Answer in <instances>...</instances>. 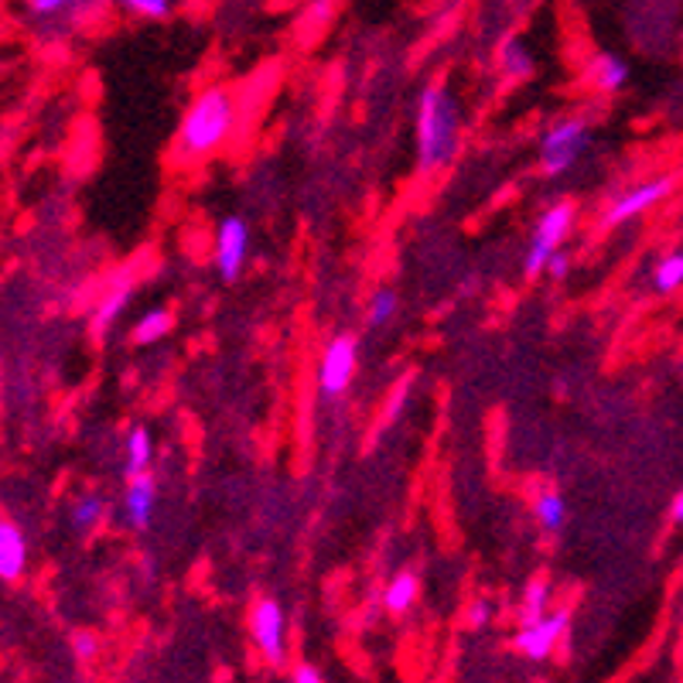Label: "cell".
I'll return each mask as SVG.
<instances>
[{"mask_svg":"<svg viewBox=\"0 0 683 683\" xmlns=\"http://www.w3.org/2000/svg\"><path fill=\"white\" fill-rule=\"evenodd\" d=\"M533 516L547 533H557L564 523H568V506H564V496H557V492H551V489L540 492V496L533 499Z\"/></svg>","mask_w":683,"mask_h":683,"instance_id":"e0dca14e","label":"cell"},{"mask_svg":"<svg viewBox=\"0 0 683 683\" xmlns=\"http://www.w3.org/2000/svg\"><path fill=\"white\" fill-rule=\"evenodd\" d=\"M492 619V605L489 602H472V608H468V622H472L476 629L485 625Z\"/></svg>","mask_w":683,"mask_h":683,"instance_id":"83f0119b","label":"cell"},{"mask_svg":"<svg viewBox=\"0 0 683 683\" xmlns=\"http://www.w3.org/2000/svg\"><path fill=\"white\" fill-rule=\"evenodd\" d=\"M673 188H676V178L673 175H659V178H649L643 185L625 188L622 195H616V199L608 202V208H605V226H622L629 219L646 216L649 208H656L659 202L673 195Z\"/></svg>","mask_w":683,"mask_h":683,"instance_id":"8992f818","label":"cell"},{"mask_svg":"<svg viewBox=\"0 0 683 683\" xmlns=\"http://www.w3.org/2000/svg\"><path fill=\"white\" fill-rule=\"evenodd\" d=\"M154 503H157V485H154V476H140V479H130L127 482V492H124V509H127V523L144 533L154 520Z\"/></svg>","mask_w":683,"mask_h":683,"instance_id":"8fae6325","label":"cell"},{"mask_svg":"<svg viewBox=\"0 0 683 683\" xmlns=\"http://www.w3.org/2000/svg\"><path fill=\"white\" fill-rule=\"evenodd\" d=\"M568 270H571L568 253H560V250H557V253L551 256V264H547V270H544V274H547V277H554V280H560V277H568Z\"/></svg>","mask_w":683,"mask_h":683,"instance_id":"4316f807","label":"cell"},{"mask_svg":"<svg viewBox=\"0 0 683 683\" xmlns=\"http://www.w3.org/2000/svg\"><path fill=\"white\" fill-rule=\"evenodd\" d=\"M359 369V342L356 336H336L325 345L321 363H318V390L325 400H339Z\"/></svg>","mask_w":683,"mask_h":683,"instance_id":"5b68a950","label":"cell"},{"mask_svg":"<svg viewBox=\"0 0 683 683\" xmlns=\"http://www.w3.org/2000/svg\"><path fill=\"white\" fill-rule=\"evenodd\" d=\"M79 4H92V0H28V8L38 17H55L65 8H79Z\"/></svg>","mask_w":683,"mask_h":683,"instance_id":"cb8c5ba5","label":"cell"},{"mask_svg":"<svg viewBox=\"0 0 683 683\" xmlns=\"http://www.w3.org/2000/svg\"><path fill=\"white\" fill-rule=\"evenodd\" d=\"M587 83H592L598 92H605V97H616L619 89L629 86V65L619 55L602 52L587 62Z\"/></svg>","mask_w":683,"mask_h":683,"instance_id":"4fadbf2b","label":"cell"},{"mask_svg":"<svg viewBox=\"0 0 683 683\" xmlns=\"http://www.w3.org/2000/svg\"><path fill=\"white\" fill-rule=\"evenodd\" d=\"M121 8L144 21H164L172 14V0H121Z\"/></svg>","mask_w":683,"mask_h":683,"instance_id":"603a6c76","label":"cell"},{"mask_svg":"<svg viewBox=\"0 0 683 683\" xmlns=\"http://www.w3.org/2000/svg\"><path fill=\"white\" fill-rule=\"evenodd\" d=\"M250 632H253V643L256 649L264 653L267 663H284V608H280L274 598H256L253 611H250Z\"/></svg>","mask_w":683,"mask_h":683,"instance_id":"52a82bcc","label":"cell"},{"mask_svg":"<svg viewBox=\"0 0 683 683\" xmlns=\"http://www.w3.org/2000/svg\"><path fill=\"white\" fill-rule=\"evenodd\" d=\"M400 312V294L393 288H380V291H372L369 304H366V321L369 328H383L396 318Z\"/></svg>","mask_w":683,"mask_h":683,"instance_id":"ffe728a7","label":"cell"},{"mask_svg":"<svg viewBox=\"0 0 683 683\" xmlns=\"http://www.w3.org/2000/svg\"><path fill=\"white\" fill-rule=\"evenodd\" d=\"M417 595H420L417 574L414 571H396L390 578V584L383 587V605H387L390 616H407V611L414 608V602H417Z\"/></svg>","mask_w":683,"mask_h":683,"instance_id":"9a60e30c","label":"cell"},{"mask_svg":"<svg viewBox=\"0 0 683 683\" xmlns=\"http://www.w3.org/2000/svg\"><path fill=\"white\" fill-rule=\"evenodd\" d=\"M461 148V110L447 86H428L417 103V172L438 175Z\"/></svg>","mask_w":683,"mask_h":683,"instance_id":"6da1fadb","label":"cell"},{"mask_svg":"<svg viewBox=\"0 0 683 683\" xmlns=\"http://www.w3.org/2000/svg\"><path fill=\"white\" fill-rule=\"evenodd\" d=\"M499 68H503L506 79H527L536 68V59L520 38H506L503 49H499Z\"/></svg>","mask_w":683,"mask_h":683,"instance_id":"2e32d148","label":"cell"},{"mask_svg":"<svg viewBox=\"0 0 683 683\" xmlns=\"http://www.w3.org/2000/svg\"><path fill=\"white\" fill-rule=\"evenodd\" d=\"M571 226H574V205L571 202H557L536 219L533 240H530V250H527V264H523L527 277H540L547 270L551 256L560 250L564 240H568Z\"/></svg>","mask_w":683,"mask_h":683,"instance_id":"277c9868","label":"cell"},{"mask_svg":"<svg viewBox=\"0 0 683 683\" xmlns=\"http://www.w3.org/2000/svg\"><path fill=\"white\" fill-rule=\"evenodd\" d=\"M130 294H134V274L130 270L116 274L110 284L100 291L97 308H92V328H97V332H106V328L124 315Z\"/></svg>","mask_w":683,"mask_h":683,"instance_id":"30bf717a","label":"cell"},{"mask_svg":"<svg viewBox=\"0 0 683 683\" xmlns=\"http://www.w3.org/2000/svg\"><path fill=\"white\" fill-rule=\"evenodd\" d=\"M551 611V584L547 581H530L527 592H523V602H520V622L530 625V622H540Z\"/></svg>","mask_w":683,"mask_h":683,"instance_id":"d6986e66","label":"cell"},{"mask_svg":"<svg viewBox=\"0 0 683 683\" xmlns=\"http://www.w3.org/2000/svg\"><path fill=\"white\" fill-rule=\"evenodd\" d=\"M172 325H175L172 312L154 308V312H148V315H140V321L134 325V342H137V345H151V342H161L164 336L172 332Z\"/></svg>","mask_w":683,"mask_h":683,"instance_id":"ac0fdd59","label":"cell"},{"mask_svg":"<svg viewBox=\"0 0 683 683\" xmlns=\"http://www.w3.org/2000/svg\"><path fill=\"white\" fill-rule=\"evenodd\" d=\"M28 568V544L25 533L14 523L0 520V581H17Z\"/></svg>","mask_w":683,"mask_h":683,"instance_id":"7c38bea8","label":"cell"},{"mask_svg":"<svg viewBox=\"0 0 683 683\" xmlns=\"http://www.w3.org/2000/svg\"><path fill=\"white\" fill-rule=\"evenodd\" d=\"M653 288L659 294H673L676 288H683V253H667L663 261L653 270Z\"/></svg>","mask_w":683,"mask_h":683,"instance_id":"44dd1931","label":"cell"},{"mask_svg":"<svg viewBox=\"0 0 683 683\" xmlns=\"http://www.w3.org/2000/svg\"><path fill=\"white\" fill-rule=\"evenodd\" d=\"M568 625H571V616L564 608L547 611L540 622H530V625H523L520 632H516L513 646L520 649L527 659H547L554 653V646L560 643V635L568 632Z\"/></svg>","mask_w":683,"mask_h":683,"instance_id":"9c48e42d","label":"cell"},{"mask_svg":"<svg viewBox=\"0 0 683 683\" xmlns=\"http://www.w3.org/2000/svg\"><path fill=\"white\" fill-rule=\"evenodd\" d=\"M250 253V226L240 216H229L216 229V270L223 280H237L243 274Z\"/></svg>","mask_w":683,"mask_h":683,"instance_id":"ba28073f","label":"cell"},{"mask_svg":"<svg viewBox=\"0 0 683 683\" xmlns=\"http://www.w3.org/2000/svg\"><path fill=\"white\" fill-rule=\"evenodd\" d=\"M407 390H410V376H404V380H400V383L393 387L390 404H387V414H383V428H390V423L396 420L400 407H404V400H407Z\"/></svg>","mask_w":683,"mask_h":683,"instance_id":"d4e9b609","label":"cell"},{"mask_svg":"<svg viewBox=\"0 0 683 683\" xmlns=\"http://www.w3.org/2000/svg\"><path fill=\"white\" fill-rule=\"evenodd\" d=\"M103 516H106L103 496H83V499L73 506V527L83 530V533H89V530H97V527H100Z\"/></svg>","mask_w":683,"mask_h":683,"instance_id":"7402d4cb","label":"cell"},{"mask_svg":"<svg viewBox=\"0 0 683 683\" xmlns=\"http://www.w3.org/2000/svg\"><path fill=\"white\" fill-rule=\"evenodd\" d=\"M587 137L592 134H587V124L581 116H564V121H557L544 134V140H540V172L547 178L568 175L581 161V154L587 148Z\"/></svg>","mask_w":683,"mask_h":683,"instance_id":"3957f363","label":"cell"},{"mask_svg":"<svg viewBox=\"0 0 683 683\" xmlns=\"http://www.w3.org/2000/svg\"><path fill=\"white\" fill-rule=\"evenodd\" d=\"M73 653L83 659V663H89V659L100 653V640L92 632H79L76 640H73Z\"/></svg>","mask_w":683,"mask_h":683,"instance_id":"484cf974","label":"cell"},{"mask_svg":"<svg viewBox=\"0 0 683 683\" xmlns=\"http://www.w3.org/2000/svg\"><path fill=\"white\" fill-rule=\"evenodd\" d=\"M154 461V441L148 428H130L127 431V458H124V476L127 479H140L151 472Z\"/></svg>","mask_w":683,"mask_h":683,"instance_id":"5bb4252c","label":"cell"},{"mask_svg":"<svg viewBox=\"0 0 683 683\" xmlns=\"http://www.w3.org/2000/svg\"><path fill=\"white\" fill-rule=\"evenodd\" d=\"M291 683H325V680H321V673H318L315 667L304 663V667L294 670V680H291Z\"/></svg>","mask_w":683,"mask_h":683,"instance_id":"f1b7e54d","label":"cell"},{"mask_svg":"<svg viewBox=\"0 0 683 683\" xmlns=\"http://www.w3.org/2000/svg\"><path fill=\"white\" fill-rule=\"evenodd\" d=\"M232 127H237V100H232V92L223 86L202 89L181 116V127L175 134V154L181 161H205L226 144Z\"/></svg>","mask_w":683,"mask_h":683,"instance_id":"7a4b0ae2","label":"cell"},{"mask_svg":"<svg viewBox=\"0 0 683 683\" xmlns=\"http://www.w3.org/2000/svg\"><path fill=\"white\" fill-rule=\"evenodd\" d=\"M670 520L683 527V489L676 492V499H673V506H670Z\"/></svg>","mask_w":683,"mask_h":683,"instance_id":"f546056e","label":"cell"}]
</instances>
